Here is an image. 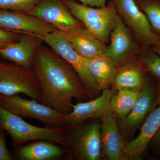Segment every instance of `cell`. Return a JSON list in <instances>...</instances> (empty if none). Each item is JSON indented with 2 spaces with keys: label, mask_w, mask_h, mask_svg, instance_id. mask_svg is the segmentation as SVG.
<instances>
[{
  "label": "cell",
  "mask_w": 160,
  "mask_h": 160,
  "mask_svg": "<svg viewBox=\"0 0 160 160\" xmlns=\"http://www.w3.org/2000/svg\"><path fill=\"white\" fill-rule=\"evenodd\" d=\"M21 34L0 29V51L9 44L17 42Z\"/></svg>",
  "instance_id": "obj_25"
},
{
  "label": "cell",
  "mask_w": 160,
  "mask_h": 160,
  "mask_svg": "<svg viewBox=\"0 0 160 160\" xmlns=\"http://www.w3.org/2000/svg\"><path fill=\"white\" fill-rule=\"evenodd\" d=\"M63 127L68 147L75 159H101V126L97 121L89 119L76 125H65Z\"/></svg>",
  "instance_id": "obj_4"
},
{
  "label": "cell",
  "mask_w": 160,
  "mask_h": 160,
  "mask_svg": "<svg viewBox=\"0 0 160 160\" xmlns=\"http://www.w3.org/2000/svg\"><path fill=\"white\" fill-rule=\"evenodd\" d=\"M117 117V114L110 109L101 119L102 156L106 160H124L126 143L118 129Z\"/></svg>",
  "instance_id": "obj_13"
},
{
  "label": "cell",
  "mask_w": 160,
  "mask_h": 160,
  "mask_svg": "<svg viewBox=\"0 0 160 160\" xmlns=\"http://www.w3.org/2000/svg\"><path fill=\"white\" fill-rule=\"evenodd\" d=\"M157 106L146 118L136 138L126 143L124 160H140L149 148V143L160 129V84L158 88Z\"/></svg>",
  "instance_id": "obj_12"
},
{
  "label": "cell",
  "mask_w": 160,
  "mask_h": 160,
  "mask_svg": "<svg viewBox=\"0 0 160 160\" xmlns=\"http://www.w3.org/2000/svg\"><path fill=\"white\" fill-rule=\"evenodd\" d=\"M40 0H0V9L27 13Z\"/></svg>",
  "instance_id": "obj_22"
},
{
  "label": "cell",
  "mask_w": 160,
  "mask_h": 160,
  "mask_svg": "<svg viewBox=\"0 0 160 160\" xmlns=\"http://www.w3.org/2000/svg\"><path fill=\"white\" fill-rule=\"evenodd\" d=\"M0 29L18 34L43 37L58 30L51 24L32 15L0 9Z\"/></svg>",
  "instance_id": "obj_9"
},
{
  "label": "cell",
  "mask_w": 160,
  "mask_h": 160,
  "mask_svg": "<svg viewBox=\"0 0 160 160\" xmlns=\"http://www.w3.org/2000/svg\"><path fill=\"white\" fill-rule=\"evenodd\" d=\"M0 130L10 135L15 147L38 140H47L68 147L63 127H38L0 105Z\"/></svg>",
  "instance_id": "obj_2"
},
{
  "label": "cell",
  "mask_w": 160,
  "mask_h": 160,
  "mask_svg": "<svg viewBox=\"0 0 160 160\" xmlns=\"http://www.w3.org/2000/svg\"><path fill=\"white\" fill-rule=\"evenodd\" d=\"M117 91L112 99L110 109L122 119L134 107L142 94V89L128 88Z\"/></svg>",
  "instance_id": "obj_21"
},
{
  "label": "cell",
  "mask_w": 160,
  "mask_h": 160,
  "mask_svg": "<svg viewBox=\"0 0 160 160\" xmlns=\"http://www.w3.org/2000/svg\"><path fill=\"white\" fill-rule=\"evenodd\" d=\"M146 83L141 67L136 63H129L118 70L113 86L116 90L128 88L142 90Z\"/></svg>",
  "instance_id": "obj_20"
},
{
  "label": "cell",
  "mask_w": 160,
  "mask_h": 160,
  "mask_svg": "<svg viewBox=\"0 0 160 160\" xmlns=\"http://www.w3.org/2000/svg\"><path fill=\"white\" fill-rule=\"evenodd\" d=\"M42 38L44 42L72 67L85 86L88 98L95 97L100 89L88 68L86 59L75 50L63 32L56 30Z\"/></svg>",
  "instance_id": "obj_6"
},
{
  "label": "cell",
  "mask_w": 160,
  "mask_h": 160,
  "mask_svg": "<svg viewBox=\"0 0 160 160\" xmlns=\"http://www.w3.org/2000/svg\"><path fill=\"white\" fill-rule=\"evenodd\" d=\"M32 69L42 87L40 102L63 114L72 111V100L88 98L82 82L73 68L51 48L42 46L35 55Z\"/></svg>",
  "instance_id": "obj_1"
},
{
  "label": "cell",
  "mask_w": 160,
  "mask_h": 160,
  "mask_svg": "<svg viewBox=\"0 0 160 160\" xmlns=\"http://www.w3.org/2000/svg\"><path fill=\"white\" fill-rule=\"evenodd\" d=\"M114 88L104 89L99 96L86 102L72 104V111L63 116L65 125H76L89 119H101L107 112L110 110L112 98L115 93Z\"/></svg>",
  "instance_id": "obj_11"
},
{
  "label": "cell",
  "mask_w": 160,
  "mask_h": 160,
  "mask_svg": "<svg viewBox=\"0 0 160 160\" xmlns=\"http://www.w3.org/2000/svg\"><path fill=\"white\" fill-rule=\"evenodd\" d=\"M16 157L21 160L60 159L66 154L67 146L47 140H38L18 146Z\"/></svg>",
  "instance_id": "obj_16"
},
{
  "label": "cell",
  "mask_w": 160,
  "mask_h": 160,
  "mask_svg": "<svg viewBox=\"0 0 160 160\" xmlns=\"http://www.w3.org/2000/svg\"><path fill=\"white\" fill-rule=\"evenodd\" d=\"M109 40L110 43L105 49L104 55L116 63L122 62L135 50V44L129 28L119 15Z\"/></svg>",
  "instance_id": "obj_15"
},
{
  "label": "cell",
  "mask_w": 160,
  "mask_h": 160,
  "mask_svg": "<svg viewBox=\"0 0 160 160\" xmlns=\"http://www.w3.org/2000/svg\"><path fill=\"white\" fill-rule=\"evenodd\" d=\"M149 147L153 153L160 157V129L152 138L149 143Z\"/></svg>",
  "instance_id": "obj_27"
},
{
  "label": "cell",
  "mask_w": 160,
  "mask_h": 160,
  "mask_svg": "<svg viewBox=\"0 0 160 160\" xmlns=\"http://www.w3.org/2000/svg\"><path fill=\"white\" fill-rule=\"evenodd\" d=\"M154 50L160 56V43L158 45L155 46Z\"/></svg>",
  "instance_id": "obj_29"
},
{
  "label": "cell",
  "mask_w": 160,
  "mask_h": 160,
  "mask_svg": "<svg viewBox=\"0 0 160 160\" xmlns=\"http://www.w3.org/2000/svg\"><path fill=\"white\" fill-rule=\"evenodd\" d=\"M87 66L100 90L113 86L118 69L117 63L105 55L86 59Z\"/></svg>",
  "instance_id": "obj_19"
},
{
  "label": "cell",
  "mask_w": 160,
  "mask_h": 160,
  "mask_svg": "<svg viewBox=\"0 0 160 160\" xmlns=\"http://www.w3.org/2000/svg\"><path fill=\"white\" fill-rule=\"evenodd\" d=\"M5 132L0 130V160H12L13 158L6 146Z\"/></svg>",
  "instance_id": "obj_26"
},
{
  "label": "cell",
  "mask_w": 160,
  "mask_h": 160,
  "mask_svg": "<svg viewBox=\"0 0 160 160\" xmlns=\"http://www.w3.org/2000/svg\"><path fill=\"white\" fill-rule=\"evenodd\" d=\"M72 48L80 55L90 59L103 55L106 46L91 32L81 26L62 32Z\"/></svg>",
  "instance_id": "obj_17"
},
{
  "label": "cell",
  "mask_w": 160,
  "mask_h": 160,
  "mask_svg": "<svg viewBox=\"0 0 160 160\" xmlns=\"http://www.w3.org/2000/svg\"><path fill=\"white\" fill-rule=\"evenodd\" d=\"M142 9L151 26L160 33V4L154 2L145 3L142 5Z\"/></svg>",
  "instance_id": "obj_23"
},
{
  "label": "cell",
  "mask_w": 160,
  "mask_h": 160,
  "mask_svg": "<svg viewBox=\"0 0 160 160\" xmlns=\"http://www.w3.org/2000/svg\"><path fill=\"white\" fill-rule=\"evenodd\" d=\"M79 1L81 4L85 6H90L92 7H105L106 6L107 0H78Z\"/></svg>",
  "instance_id": "obj_28"
},
{
  "label": "cell",
  "mask_w": 160,
  "mask_h": 160,
  "mask_svg": "<svg viewBox=\"0 0 160 160\" xmlns=\"http://www.w3.org/2000/svg\"><path fill=\"white\" fill-rule=\"evenodd\" d=\"M43 42L39 36L21 34L17 42L1 50L0 57L11 62L32 69L36 52Z\"/></svg>",
  "instance_id": "obj_14"
},
{
  "label": "cell",
  "mask_w": 160,
  "mask_h": 160,
  "mask_svg": "<svg viewBox=\"0 0 160 160\" xmlns=\"http://www.w3.org/2000/svg\"><path fill=\"white\" fill-rule=\"evenodd\" d=\"M71 14L82 23L85 28L104 43L109 35L119 15L112 3L100 8L85 6L75 0H62Z\"/></svg>",
  "instance_id": "obj_3"
},
{
  "label": "cell",
  "mask_w": 160,
  "mask_h": 160,
  "mask_svg": "<svg viewBox=\"0 0 160 160\" xmlns=\"http://www.w3.org/2000/svg\"><path fill=\"white\" fill-rule=\"evenodd\" d=\"M27 13L39 18L62 32L81 26L62 0H40Z\"/></svg>",
  "instance_id": "obj_10"
},
{
  "label": "cell",
  "mask_w": 160,
  "mask_h": 160,
  "mask_svg": "<svg viewBox=\"0 0 160 160\" xmlns=\"http://www.w3.org/2000/svg\"><path fill=\"white\" fill-rule=\"evenodd\" d=\"M143 62L147 70L156 77L160 79V56L152 52L143 55Z\"/></svg>",
  "instance_id": "obj_24"
},
{
  "label": "cell",
  "mask_w": 160,
  "mask_h": 160,
  "mask_svg": "<svg viewBox=\"0 0 160 160\" xmlns=\"http://www.w3.org/2000/svg\"><path fill=\"white\" fill-rule=\"evenodd\" d=\"M118 14L132 30L140 42L156 46L160 43V37L152 32L146 15L138 7L135 0H111Z\"/></svg>",
  "instance_id": "obj_8"
},
{
  "label": "cell",
  "mask_w": 160,
  "mask_h": 160,
  "mask_svg": "<svg viewBox=\"0 0 160 160\" xmlns=\"http://www.w3.org/2000/svg\"><path fill=\"white\" fill-rule=\"evenodd\" d=\"M155 93L152 86L146 82L142 94L134 107L125 118L122 119L123 131L130 134L137 129L146 118L155 100Z\"/></svg>",
  "instance_id": "obj_18"
},
{
  "label": "cell",
  "mask_w": 160,
  "mask_h": 160,
  "mask_svg": "<svg viewBox=\"0 0 160 160\" xmlns=\"http://www.w3.org/2000/svg\"><path fill=\"white\" fill-rule=\"evenodd\" d=\"M21 93L41 101L42 87L34 70L10 62L0 61V94Z\"/></svg>",
  "instance_id": "obj_5"
},
{
  "label": "cell",
  "mask_w": 160,
  "mask_h": 160,
  "mask_svg": "<svg viewBox=\"0 0 160 160\" xmlns=\"http://www.w3.org/2000/svg\"><path fill=\"white\" fill-rule=\"evenodd\" d=\"M0 105L8 111L21 117L38 121L48 127H63L62 114L37 100L27 99L19 94L5 96L0 94Z\"/></svg>",
  "instance_id": "obj_7"
}]
</instances>
